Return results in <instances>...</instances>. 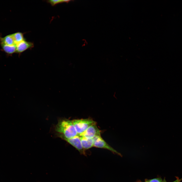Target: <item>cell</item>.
<instances>
[{"mask_svg":"<svg viewBox=\"0 0 182 182\" xmlns=\"http://www.w3.org/2000/svg\"><path fill=\"white\" fill-rule=\"evenodd\" d=\"M80 136H82L89 139H93L97 136H101V131L98 127L96 124L89 126Z\"/></svg>","mask_w":182,"mask_h":182,"instance_id":"5b68a950","label":"cell"},{"mask_svg":"<svg viewBox=\"0 0 182 182\" xmlns=\"http://www.w3.org/2000/svg\"><path fill=\"white\" fill-rule=\"evenodd\" d=\"M79 135L82 134L90 126L96 124V122L90 118L76 119L72 120Z\"/></svg>","mask_w":182,"mask_h":182,"instance_id":"7a4b0ae2","label":"cell"},{"mask_svg":"<svg viewBox=\"0 0 182 182\" xmlns=\"http://www.w3.org/2000/svg\"><path fill=\"white\" fill-rule=\"evenodd\" d=\"M16 53L20 54L26 50L31 49L34 47V44L32 42L24 40L16 44Z\"/></svg>","mask_w":182,"mask_h":182,"instance_id":"8992f818","label":"cell"},{"mask_svg":"<svg viewBox=\"0 0 182 182\" xmlns=\"http://www.w3.org/2000/svg\"><path fill=\"white\" fill-rule=\"evenodd\" d=\"M94 147L108 150L113 153L121 155L120 153L109 145L102 138L101 136H97L93 139Z\"/></svg>","mask_w":182,"mask_h":182,"instance_id":"3957f363","label":"cell"},{"mask_svg":"<svg viewBox=\"0 0 182 182\" xmlns=\"http://www.w3.org/2000/svg\"><path fill=\"white\" fill-rule=\"evenodd\" d=\"M180 180L179 179H177L176 180L174 181L173 182H180Z\"/></svg>","mask_w":182,"mask_h":182,"instance_id":"4fadbf2b","label":"cell"},{"mask_svg":"<svg viewBox=\"0 0 182 182\" xmlns=\"http://www.w3.org/2000/svg\"><path fill=\"white\" fill-rule=\"evenodd\" d=\"M82 146L85 150L94 147L93 139H89L82 136H80Z\"/></svg>","mask_w":182,"mask_h":182,"instance_id":"52a82bcc","label":"cell"},{"mask_svg":"<svg viewBox=\"0 0 182 182\" xmlns=\"http://www.w3.org/2000/svg\"><path fill=\"white\" fill-rule=\"evenodd\" d=\"M62 139L66 141L74 147L81 154L86 155L85 150L82 146L80 136L78 135L70 139L64 138Z\"/></svg>","mask_w":182,"mask_h":182,"instance_id":"277c9868","label":"cell"},{"mask_svg":"<svg viewBox=\"0 0 182 182\" xmlns=\"http://www.w3.org/2000/svg\"><path fill=\"white\" fill-rule=\"evenodd\" d=\"M55 130L58 133L57 135L61 139H70L78 135L72 120L67 119L59 120Z\"/></svg>","mask_w":182,"mask_h":182,"instance_id":"6da1fadb","label":"cell"},{"mask_svg":"<svg viewBox=\"0 0 182 182\" xmlns=\"http://www.w3.org/2000/svg\"><path fill=\"white\" fill-rule=\"evenodd\" d=\"M1 44L3 50L7 54L11 55L16 53V45H9L2 43Z\"/></svg>","mask_w":182,"mask_h":182,"instance_id":"ba28073f","label":"cell"},{"mask_svg":"<svg viewBox=\"0 0 182 182\" xmlns=\"http://www.w3.org/2000/svg\"><path fill=\"white\" fill-rule=\"evenodd\" d=\"M1 43L9 45H16L12 34L0 38Z\"/></svg>","mask_w":182,"mask_h":182,"instance_id":"9c48e42d","label":"cell"},{"mask_svg":"<svg viewBox=\"0 0 182 182\" xmlns=\"http://www.w3.org/2000/svg\"><path fill=\"white\" fill-rule=\"evenodd\" d=\"M15 43L17 44L24 40L23 34L20 32H17L12 34Z\"/></svg>","mask_w":182,"mask_h":182,"instance_id":"30bf717a","label":"cell"},{"mask_svg":"<svg viewBox=\"0 0 182 182\" xmlns=\"http://www.w3.org/2000/svg\"><path fill=\"white\" fill-rule=\"evenodd\" d=\"M145 182H164L160 178H155L147 180Z\"/></svg>","mask_w":182,"mask_h":182,"instance_id":"7c38bea8","label":"cell"},{"mask_svg":"<svg viewBox=\"0 0 182 182\" xmlns=\"http://www.w3.org/2000/svg\"><path fill=\"white\" fill-rule=\"evenodd\" d=\"M69 0H51L47 1L52 6H54L60 3L69 2Z\"/></svg>","mask_w":182,"mask_h":182,"instance_id":"8fae6325","label":"cell"}]
</instances>
